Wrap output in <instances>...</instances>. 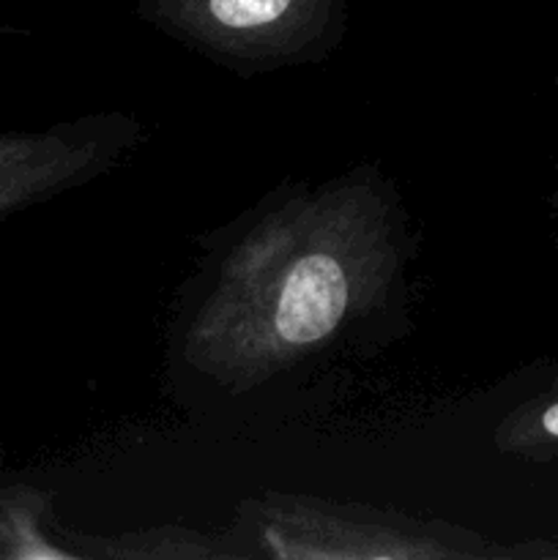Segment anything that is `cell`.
<instances>
[{"label": "cell", "instance_id": "5", "mask_svg": "<svg viewBox=\"0 0 558 560\" xmlns=\"http://www.w3.org/2000/svg\"><path fill=\"white\" fill-rule=\"evenodd\" d=\"M9 33H14V31H11V27H3V25H0V38L9 36Z\"/></svg>", "mask_w": 558, "mask_h": 560}, {"label": "cell", "instance_id": "4", "mask_svg": "<svg viewBox=\"0 0 558 560\" xmlns=\"http://www.w3.org/2000/svg\"><path fill=\"white\" fill-rule=\"evenodd\" d=\"M503 443L525 457H558V388L520 408L503 427Z\"/></svg>", "mask_w": 558, "mask_h": 560}, {"label": "cell", "instance_id": "1", "mask_svg": "<svg viewBox=\"0 0 558 560\" xmlns=\"http://www.w3.org/2000/svg\"><path fill=\"white\" fill-rule=\"evenodd\" d=\"M142 9L191 42L279 55L321 42L342 20L345 0H142Z\"/></svg>", "mask_w": 558, "mask_h": 560}, {"label": "cell", "instance_id": "6", "mask_svg": "<svg viewBox=\"0 0 558 560\" xmlns=\"http://www.w3.org/2000/svg\"><path fill=\"white\" fill-rule=\"evenodd\" d=\"M550 206H553V208H556V211H558V191H556V195H553V197H550Z\"/></svg>", "mask_w": 558, "mask_h": 560}, {"label": "cell", "instance_id": "2", "mask_svg": "<svg viewBox=\"0 0 558 560\" xmlns=\"http://www.w3.org/2000/svg\"><path fill=\"white\" fill-rule=\"evenodd\" d=\"M356 295L353 266L339 252L312 249L271 288L268 334L284 350H310L337 334Z\"/></svg>", "mask_w": 558, "mask_h": 560}, {"label": "cell", "instance_id": "3", "mask_svg": "<svg viewBox=\"0 0 558 560\" xmlns=\"http://www.w3.org/2000/svg\"><path fill=\"white\" fill-rule=\"evenodd\" d=\"M82 145L69 129L0 131V219L74 184L88 167Z\"/></svg>", "mask_w": 558, "mask_h": 560}]
</instances>
